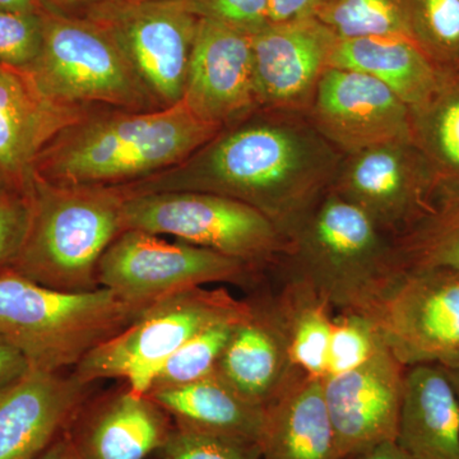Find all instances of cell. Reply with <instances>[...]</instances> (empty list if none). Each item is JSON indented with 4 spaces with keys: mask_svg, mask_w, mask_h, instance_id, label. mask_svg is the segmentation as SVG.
<instances>
[{
    "mask_svg": "<svg viewBox=\"0 0 459 459\" xmlns=\"http://www.w3.org/2000/svg\"><path fill=\"white\" fill-rule=\"evenodd\" d=\"M0 8L21 12L42 11L38 0H0Z\"/></svg>",
    "mask_w": 459,
    "mask_h": 459,
    "instance_id": "obj_41",
    "label": "cell"
},
{
    "mask_svg": "<svg viewBox=\"0 0 459 459\" xmlns=\"http://www.w3.org/2000/svg\"><path fill=\"white\" fill-rule=\"evenodd\" d=\"M30 217L31 204L27 189H0V273L13 267L25 243Z\"/></svg>",
    "mask_w": 459,
    "mask_h": 459,
    "instance_id": "obj_35",
    "label": "cell"
},
{
    "mask_svg": "<svg viewBox=\"0 0 459 459\" xmlns=\"http://www.w3.org/2000/svg\"><path fill=\"white\" fill-rule=\"evenodd\" d=\"M280 264L334 312L369 313L402 273L394 238L331 189L292 230Z\"/></svg>",
    "mask_w": 459,
    "mask_h": 459,
    "instance_id": "obj_3",
    "label": "cell"
},
{
    "mask_svg": "<svg viewBox=\"0 0 459 459\" xmlns=\"http://www.w3.org/2000/svg\"><path fill=\"white\" fill-rule=\"evenodd\" d=\"M342 157L307 115L259 108L217 132L181 164L115 188L124 195H225L255 208L289 238L331 189Z\"/></svg>",
    "mask_w": 459,
    "mask_h": 459,
    "instance_id": "obj_1",
    "label": "cell"
},
{
    "mask_svg": "<svg viewBox=\"0 0 459 459\" xmlns=\"http://www.w3.org/2000/svg\"><path fill=\"white\" fill-rule=\"evenodd\" d=\"M316 18L338 40L373 36L411 40L406 0H329L316 12Z\"/></svg>",
    "mask_w": 459,
    "mask_h": 459,
    "instance_id": "obj_28",
    "label": "cell"
},
{
    "mask_svg": "<svg viewBox=\"0 0 459 459\" xmlns=\"http://www.w3.org/2000/svg\"><path fill=\"white\" fill-rule=\"evenodd\" d=\"M89 110L57 104L29 71L0 63V177L27 189L41 151Z\"/></svg>",
    "mask_w": 459,
    "mask_h": 459,
    "instance_id": "obj_19",
    "label": "cell"
},
{
    "mask_svg": "<svg viewBox=\"0 0 459 459\" xmlns=\"http://www.w3.org/2000/svg\"><path fill=\"white\" fill-rule=\"evenodd\" d=\"M123 226L171 235L247 263L259 271L280 264L287 237L267 216L237 199L204 192L124 195Z\"/></svg>",
    "mask_w": 459,
    "mask_h": 459,
    "instance_id": "obj_8",
    "label": "cell"
},
{
    "mask_svg": "<svg viewBox=\"0 0 459 459\" xmlns=\"http://www.w3.org/2000/svg\"><path fill=\"white\" fill-rule=\"evenodd\" d=\"M349 459H413L397 443V440H385L365 449Z\"/></svg>",
    "mask_w": 459,
    "mask_h": 459,
    "instance_id": "obj_39",
    "label": "cell"
},
{
    "mask_svg": "<svg viewBox=\"0 0 459 459\" xmlns=\"http://www.w3.org/2000/svg\"><path fill=\"white\" fill-rule=\"evenodd\" d=\"M91 21L110 33L162 108L183 100L199 18L178 0H119Z\"/></svg>",
    "mask_w": 459,
    "mask_h": 459,
    "instance_id": "obj_11",
    "label": "cell"
},
{
    "mask_svg": "<svg viewBox=\"0 0 459 459\" xmlns=\"http://www.w3.org/2000/svg\"><path fill=\"white\" fill-rule=\"evenodd\" d=\"M305 115L343 156L412 141L411 108L385 84L351 69L328 68Z\"/></svg>",
    "mask_w": 459,
    "mask_h": 459,
    "instance_id": "obj_13",
    "label": "cell"
},
{
    "mask_svg": "<svg viewBox=\"0 0 459 459\" xmlns=\"http://www.w3.org/2000/svg\"><path fill=\"white\" fill-rule=\"evenodd\" d=\"M246 316L217 323L192 338L160 365L151 377L147 392L165 386L188 385L214 376L235 327Z\"/></svg>",
    "mask_w": 459,
    "mask_h": 459,
    "instance_id": "obj_30",
    "label": "cell"
},
{
    "mask_svg": "<svg viewBox=\"0 0 459 459\" xmlns=\"http://www.w3.org/2000/svg\"><path fill=\"white\" fill-rule=\"evenodd\" d=\"M331 66L376 78L410 108L427 101L443 75L415 42L398 36L338 40Z\"/></svg>",
    "mask_w": 459,
    "mask_h": 459,
    "instance_id": "obj_24",
    "label": "cell"
},
{
    "mask_svg": "<svg viewBox=\"0 0 459 459\" xmlns=\"http://www.w3.org/2000/svg\"><path fill=\"white\" fill-rule=\"evenodd\" d=\"M5 186H9L7 181H5L4 179H3L2 177H0V189L5 188Z\"/></svg>",
    "mask_w": 459,
    "mask_h": 459,
    "instance_id": "obj_43",
    "label": "cell"
},
{
    "mask_svg": "<svg viewBox=\"0 0 459 459\" xmlns=\"http://www.w3.org/2000/svg\"><path fill=\"white\" fill-rule=\"evenodd\" d=\"M89 385L30 368L0 391V459H36L56 442L87 403Z\"/></svg>",
    "mask_w": 459,
    "mask_h": 459,
    "instance_id": "obj_17",
    "label": "cell"
},
{
    "mask_svg": "<svg viewBox=\"0 0 459 459\" xmlns=\"http://www.w3.org/2000/svg\"><path fill=\"white\" fill-rule=\"evenodd\" d=\"M411 40L442 74L459 72V0H406Z\"/></svg>",
    "mask_w": 459,
    "mask_h": 459,
    "instance_id": "obj_29",
    "label": "cell"
},
{
    "mask_svg": "<svg viewBox=\"0 0 459 459\" xmlns=\"http://www.w3.org/2000/svg\"><path fill=\"white\" fill-rule=\"evenodd\" d=\"M159 453L161 459H261V446L174 425L168 442Z\"/></svg>",
    "mask_w": 459,
    "mask_h": 459,
    "instance_id": "obj_33",
    "label": "cell"
},
{
    "mask_svg": "<svg viewBox=\"0 0 459 459\" xmlns=\"http://www.w3.org/2000/svg\"><path fill=\"white\" fill-rule=\"evenodd\" d=\"M300 374L290 358L273 300L252 303L230 338L216 376L247 401L268 409Z\"/></svg>",
    "mask_w": 459,
    "mask_h": 459,
    "instance_id": "obj_20",
    "label": "cell"
},
{
    "mask_svg": "<svg viewBox=\"0 0 459 459\" xmlns=\"http://www.w3.org/2000/svg\"><path fill=\"white\" fill-rule=\"evenodd\" d=\"M50 100L77 108H162L100 23L44 12V42L26 69Z\"/></svg>",
    "mask_w": 459,
    "mask_h": 459,
    "instance_id": "obj_6",
    "label": "cell"
},
{
    "mask_svg": "<svg viewBox=\"0 0 459 459\" xmlns=\"http://www.w3.org/2000/svg\"><path fill=\"white\" fill-rule=\"evenodd\" d=\"M446 376H448L449 382H451L459 402V367L455 368V369H446Z\"/></svg>",
    "mask_w": 459,
    "mask_h": 459,
    "instance_id": "obj_42",
    "label": "cell"
},
{
    "mask_svg": "<svg viewBox=\"0 0 459 459\" xmlns=\"http://www.w3.org/2000/svg\"><path fill=\"white\" fill-rule=\"evenodd\" d=\"M220 131L183 100L147 111L91 108L41 151L32 174L56 186H128L181 164Z\"/></svg>",
    "mask_w": 459,
    "mask_h": 459,
    "instance_id": "obj_2",
    "label": "cell"
},
{
    "mask_svg": "<svg viewBox=\"0 0 459 459\" xmlns=\"http://www.w3.org/2000/svg\"><path fill=\"white\" fill-rule=\"evenodd\" d=\"M31 217L12 270L68 292L100 289L99 263L124 231V195L115 186H65L31 175Z\"/></svg>",
    "mask_w": 459,
    "mask_h": 459,
    "instance_id": "obj_4",
    "label": "cell"
},
{
    "mask_svg": "<svg viewBox=\"0 0 459 459\" xmlns=\"http://www.w3.org/2000/svg\"><path fill=\"white\" fill-rule=\"evenodd\" d=\"M36 459H74V455L71 453V449H69L68 444H66L65 437L63 434L60 435L59 437L51 444L49 448L47 449L40 457Z\"/></svg>",
    "mask_w": 459,
    "mask_h": 459,
    "instance_id": "obj_40",
    "label": "cell"
},
{
    "mask_svg": "<svg viewBox=\"0 0 459 459\" xmlns=\"http://www.w3.org/2000/svg\"><path fill=\"white\" fill-rule=\"evenodd\" d=\"M175 427L261 446L267 409L247 401L214 374L188 385L148 391Z\"/></svg>",
    "mask_w": 459,
    "mask_h": 459,
    "instance_id": "obj_22",
    "label": "cell"
},
{
    "mask_svg": "<svg viewBox=\"0 0 459 459\" xmlns=\"http://www.w3.org/2000/svg\"><path fill=\"white\" fill-rule=\"evenodd\" d=\"M252 301L238 300L225 287L204 286L166 296L148 305L131 325L100 344L74 368L84 385L124 379L137 394H146L162 362L192 338L217 323L246 316Z\"/></svg>",
    "mask_w": 459,
    "mask_h": 459,
    "instance_id": "obj_7",
    "label": "cell"
},
{
    "mask_svg": "<svg viewBox=\"0 0 459 459\" xmlns=\"http://www.w3.org/2000/svg\"><path fill=\"white\" fill-rule=\"evenodd\" d=\"M395 440L413 459H459V402L444 368H407Z\"/></svg>",
    "mask_w": 459,
    "mask_h": 459,
    "instance_id": "obj_21",
    "label": "cell"
},
{
    "mask_svg": "<svg viewBox=\"0 0 459 459\" xmlns=\"http://www.w3.org/2000/svg\"><path fill=\"white\" fill-rule=\"evenodd\" d=\"M199 20L216 21L247 33L268 23L270 0H178Z\"/></svg>",
    "mask_w": 459,
    "mask_h": 459,
    "instance_id": "obj_34",
    "label": "cell"
},
{
    "mask_svg": "<svg viewBox=\"0 0 459 459\" xmlns=\"http://www.w3.org/2000/svg\"><path fill=\"white\" fill-rule=\"evenodd\" d=\"M172 430L156 402L128 388L84 404L63 437L74 459H146L164 448Z\"/></svg>",
    "mask_w": 459,
    "mask_h": 459,
    "instance_id": "obj_18",
    "label": "cell"
},
{
    "mask_svg": "<svg viewBox=\"0 0 459 459\" xmlns=\"http://www.w3.org/2000/svg\"><path fill=\"white\" fill-rule=\"evenodd\" d=\"M406 371L385 347L361 367L323 379V394L341 459L395 440Z\"/></svg>",
    "mask_w": 459,
    "mask_h": 459,
    "instance_id": "obj_15",
    "label": "cell"
},
{
    "mask_svg": "<svg viewBox=\"0 0 459 459\" xmlns=\"http://www.w3.org/2000/svg\"><path fill=\"white\" fill-rule=\"evenodd\" d=\"M385 347L377 325L367 314L337 312L333 316L325 379L361 367Z\"/></svg>",
    "mask_w": 459,
    "mask_h": 459,
    "instance_id": "obj_31",
    "label": "cell"
},
{
    "mask_svg": "<svg viewBox=\"0 0 459 459\" xmlns=\"http://www.w3.org/2000/svg\"><path fill=\"white\" fill-rule=\"evenodd\" d=\"M329 0H270L268 22L283 23L316 17Z\"/></svg>",
    "mask_w": 459,
    "mask_h": 459,
    "instance_id": "obj_37",
    "label": "cell"
},
{
    "mask_svg": "<svg viewBox=\"0 0 459 459\" xmlns=\"http://www.w3.org/2000/svg\"><path fill=\"white\" fill-rule=\"evenodd\" d=\"M411 117L412 142L427 161L437 201L459 195V72L443 74Z\"/></svg>",
    "mask_w": 459,
    "mask_h": 459,
    "instance_id": "obj_25",
    "label": "cell"
},
{
    "mask_svg": "<svg viewBox=\"0 0 459 459\" xmlns=\"http://www.w3.org/2000/svg\"><path fill=\"white\" fill-rule=\"evenodd\" d=\"M29 369L30 365L25 356L0 334V391L13 385Z\"/></svg>",
    "mask_w": 459,
    "mask_h": 459,
    "instance_id": "obj_38",
    "label": "cell"
},
{
    "mask_svg": "<svg viewBox=\"0 0 459 459\" xmlns=\"http://www.w3.org/2000/svg\"><path fill=\"white\" fill-rule=\"evenodd\" d=\"M256 272L247 263L207 247L126 230L102 255L98 280L100 287L124 300L148 307L166 296L210 283L244 285Z\"/></svg>",
    "mask_w": 459,
    "mask_h": 459,
    "instance_id": "obj_9",
    "label": "cell"
},
{
    "mask_svg": "<svg viewBox=\"0 0 459 459\" xmlns=\"http://www.w3.org/2000/svg\"><path fill=\"white\" fill-rule=\"evenodd\" d=\"M183 101L204 122L221 129L259 110L252 35L199 20Z\"/></svg>",
    "mask_w": 459,
    "mask_h": 459,
    "instance_id": "obj_16",
    "label": "cell"
},
{
    "mask_svg": "<svg viewBox=\"0 0 459 459\" xmlns=\"http://www.w3.org/2000/svg\"><path fill=\"white\" fill-rule=\"evenodd\" d=\"M331 190L391 238L415 225L437 201L427 161L412 141L343 156Z\"/></svg>",
    "mask_w": 459,
    "mask_h": 459,
    "instance_id": "obj_12",
    "label": "cell"
},
{
    "mask_svg": "<svg viewBox=\"0 0 459 459\" xmlns=\"http://www.w3.org/2000/svg\"><path fill=\"white\" fill-rule=\"evenodd\" d=\"M42 11L54 16L92 20L119 0H38Z\"/></svg>",
    "mask_w": 459,
    "mask_h": 459,
    "instance_id": "obj_36",
    "label": "cell"
},
{
    "mask_svg": "<svg viewBox=\"0 0 459 459\" xmlns=\"http://www.w3.org/2000/svg\"><path fill=\"white\" fill-rule=\"evenodd\" d=\"M367 316L404 367H459L458 271H402Z\"/></svg>",
    "mask_w": 459,
    "mask_h": 459,
    "instance_id": "obj_10",
    "label": "cell"
},
{
    "mask_svg": "<svg viewBox=\"0 0 459 459\" xmlns=\"http://www.w3.org/2000/svg\"><path fill=\"white\" fill-rule=\"evenodd\" d=\"M146 305L100 287L68 292L39 285L16 271L0 273V334L30 368L60 373L131 325Z\"/></svg>",
    "mask_w": 459,
    "mask_h": 459,
    "instance_id": "obj_5",
    "label": "cell"
},
{
    "mask_svg": "<svg viewBox=\"0 0 459 459\" xmlns=\"http://www.w3.org/2000/svg\"><path fill=\"white\" fill-rule=\"evenodd\" d=\"M338 39L316 17L270 23L252 35L256 104L307 114Z\"/></svg>",
    "mask_w": 459,
    "mask_h": 459,
    "instance_id": "obj_14",
    "label": "cell"
},
{
    "mask_svg": "<svg viewBox=\"0 0 459 459\" xmlns=\"http://www.w3.org/2000/svg\"><path fill=\"white\" fill-rule=\"evenodd\" d=\"M402 271L459 272V195L435 202L415 225L394 238Z\"/></svg>",
    "mask_w": 459,
    "mask_h": 459,
    "instance_id": "obj_27",
    "label": "cell"
},
{
    "mask_svg": "<svg viewBox=\"0 0 459 459\" xmlns=\"http://www.w3.org/2000/svg\"><path fill=\"white\" fill-rule=\"evenodd\" d=\"M44 42V11L21 12L0 8V63L31 68Z\"/></svg>",
    "mask_w": 459,
    "mask_h": 459,
    "instance_id": "obj_32",
    "label": "cell"
},
{
    "mask_svg": "<svg viewBox=\"0 0 459 459\" xmlns=\"http://www.w3.org/2000/svg\"><path fill=\"white\" fill-rule=\"evenodd\" d=\"M261 459H341L323 380L300 374L268 407Z\"/></svg>",
    "mask_w": 459,
    "mask_h": 459,
    "instance_id": "obj_23",
    "label": "cell"
},
{
    "mask_svg": "<svg viewBox=\"0 0 459 459\" xmlns=\"http://www.w3.org/2000/svg\"><path fill=\"white\" fill-rule=\"evenodd\" d=\"M272 300L296 369L313 379H325L333 307L307 283L287 277Z\"/></svg>",
    "mask_w": 459,
    "mask_h": 459,
    "instance_id": "obj_26",
    "label": "cell"
}]
</instances>
